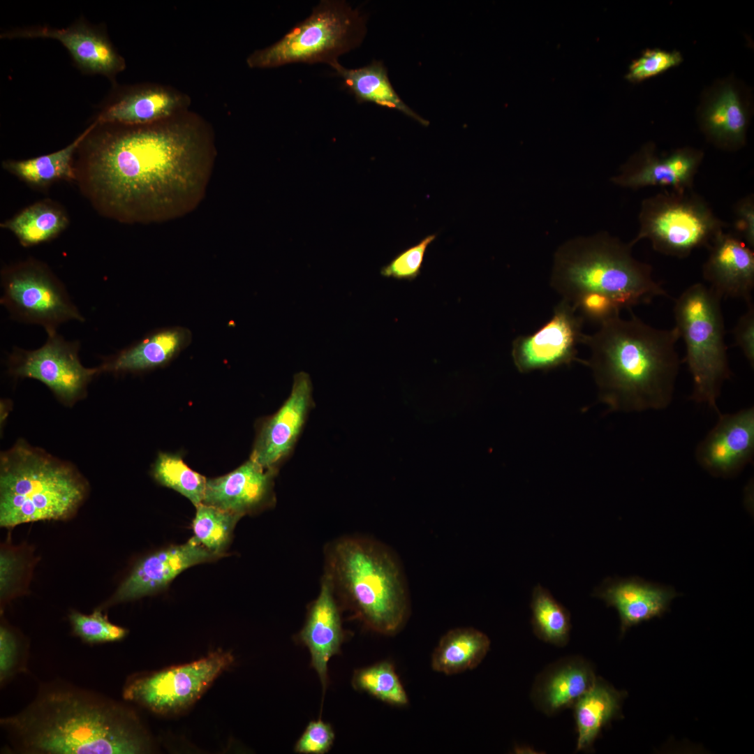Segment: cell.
Wrapping results in <instances>:
<instances>
[{
    "mask_svg": "<svg viewBox=\"0 0 754 754\" xmlns=\"http://www.w3.org/2000/svg\"><path fill=\"white\" fill-rule=\"evenodd\" d=\"M622 693L599 678L572 706L577 732L576 751H586L601 730L619 713Z\"/></svg>",
    "mask_w": 754,
    "mask_h": 754,
    "instance_id": "28",
    "label": "cell"
},
{
    "mask_svg": "<svg viewBox=\"0 0 754 754\" xmlns=\"http://www.w3.org/2000/svg\"><path fill=\"white\" fill-rule=\"evenodd\" d=\"M79 349L77 341L66 340L57 332L47 334L45 343L37 349L15 347L8 358L9 371L17 377L40 381L61 402L70 406L86 396L89 383L102 372L100 367H84Z\"/></svg>",
    "mask_w": 754,
    "mask_h": 754,
    "instance_id": "12",
    "label": "cell"
},
{
    "mask_svg": "<svg viewBox=\"0 0 754 754\" xmlns=\"http://www.w3.org/2000/svg\"><path fill=\"white\" fill-rule=\"evenodd\" d=\"M718 414L716 424L697 445L695 459L711 475L728 478L740 473L753 459L754 408Z\"/></svg>",
    "mask_w": 754,
    "mask_h": 754,
    "instance_id": "18",
    "label": "cell"
},
{
    "mask_svg": "<svg viewBox=\"0 0 754 754\" xmlns=\"http://www.w3.org/2000/svg\"><path fill=\"white\" fill-rule=\"evenodd\" d=\"M737 235L751 249L754 248V197L749 194L739 200L734 209Z\"/></svg>",
    "mask_w": 754,
    "mask_h": 754,
    "instance_id": "42",
    "label": "cell"
},
{
    "mask_svg": "<svg viewBox=\"0 0 754 754\" xmlns=\"http://www.w3.org/2000/svg\"><path fill=\"white\" fill-rule=\"evenodd\" d=\"M436 236V234L429 235L415 245L398 253L387 265L382 267L380 274L398 280L415 279L420 274L427 249Z\"/></svg>",
    "mask_w": 754,
    "mask_h": 754,
    "instance_id": "38",
    "label": "cell"
},
{
    "mask_svg": "<svg viewBox=\"0 0 754 754\" xmlns=\"http://www.w3.org/2000/svg\"><path fill=\"white\" fill-rule=\"evenodd\" d=\"M720 300L709 286L696 283L680 295L674 306L675 327L685 343V362L693 378L690 399L718 413L721 387L732 375Z\"/></svg>",
    "mask_w": 754,
    "mask_h": 754,
    "instance_id": "7",
    "label": "cell"
},
{
    "mask_svg": "<svg viewBox=\"0 0 754 754\" xmlns=\"http://www.w3.org/2000/svg\"><path fill=\"white\" fill-rule=\"evenodd\" d=\"M88 485L71 464L20 440L0 457V525L64 520L84 501Z\"/></svg>",
    "mask_w": 754,
    "mask_h": 754,
    "instance_id": "6",
    "label": "cell"
},
{
    "mask_svg": "<svg viewBox=\"0 0 754 754\" xmlns=\"http://www.w3.org/2000/svg\"><path fill=\"white\" fill-rule=\"evenodd\" d=\"M735 344L753 367L754 364V306L748 304L746 311L739 318L732 331Z\"/></svg>",
    "mask_w": 754,
    "mask_h": 754,
    "instance_id": "43",
    "label": "cell"
},
{
    "mask_svg": "<svg viewBox=\"0 0 754 754\" xmlns=\"http://www.w3.org/2000/svg\"><path fill=\"white\" fill-rule=\"evenodd\" d=\"M531 608V625L536 637L554 646H566L571 629L568 610L540 584L533 590Z\"/></svg>",
    "mask_w": 754,
    "mask_h": 754,
    "instance_id": "32",
    "label": "cell"
},
{
    "mask_svg": "<svg viewBox=\"0 0 754 754\" xmlns=\"http://www.w3.org/2000/svg\"><path fill=\"white\" fill-rule=\"evenodd\" d=\"M77 149L76 179L105 216L155 223L194 211L206 194L216 156L214 131L184 110L145 125L98 124Z\"/></svg>",
    "mask_w": 754,
    "mask_h": 754,
    "instance_id": "1",
    "label": "cell"
},
{
    "mask_svg": "<svg viewBox=\"0 0 754 754\" xmlns=\"http://www.w3.org/2000/svg\"><path fill=\"white\" fill-rule=\"evenodd\" d=\"M596 677L583 657L562 658L545 667L535 678L531 697L534 706L547 716L572 707L593 684Z\"/></svg>",
    "mask_w": 754,
    "mask_h": 754,
    "instance_id": "25",
    "label": "cell"
},
{
    "mask_svg": "<svg viewBox=\"0 0 754 754\" xmlns=\"http://www.w3.org/2000/svg\"><path fill=\"white\" fill-rule=\"evenodd\" d=\"M195 508L192 524L193 538L208 550L224 556L234 528L242 517L202 503Z\"/></svg>",
    "mask_w": 754,
    "mask_h": 754,
    "instance_id": "34",
    "label": "cell"
},
{
    "mask_svg": "<svg viewBox=\"0 0 754 754\" xmlns=\"http://www.w3.org/2000/svg\"><path fill=\"white\" fill-rule=\"evenodd\" d=\"M593 596L617 610L623 635L633 626L660 616L678 593L672 587L630 577L607 578Z\"/></svg>",
    "mask_w": 754,
    "mask_h": 754,
    "instance_id": "24",
    "label": "cell"
},
{
    "mask_svg": "<svg viewBox=\"0 0 754 754\" xmlns=\"http://www.w3.org/2000/svg\"><path fill=\"white\" fill-rule=\"evenodd\" d=\"M334 739L335 733L329 723L313 720L296 741L294 751L300 754H325L330 751Z\"/></svg>",
    "mask_w": 754,
    "mask_h": 754,
    "instance_id": "40",
    "label": "cell"
},
{
    "mask_svg": "<svg viewBox=\"0 0 754 754\" xmlns=\"http://www.w3.org/2000/svg\"><path fill=\"white\" fill-rule=\"evenodd\" d=\"M632 248L606 232L570 240L555 253L550 285L570 304L587 292L606 294L621 309L669 297Z\"/></svg>",
    "mask_w": 754,
    "mask_h": 754,
    "instance_id": "5",
    "label": "cell"
},
{
    "mask_svg": "<svg viewBox=\"0 0 754 754\" xmlns=\"http://www.w3.org/2000/svg\"><path fill=\"white\" fill-rule=\"evenodd\" d=\"M682 61L683 57L679 51L648 48L631 62L626 77L630 82H641L679 66Z\"/></svg>",
    "mask_w": 754,
    "mask_h": 754,
    "instance_id": "37",
    "label": "cell"
},
{
    "mask_svg": "<svg viewBox=\"0 0 754 754\" xmlns=\"http://www.w3.org/2000/svg\"><path fill=\"white\" fill-rule=\"evenodd\" d=\"M365 34V19L357 8L346 1L323 0L279 41L251 53L246 64L251 68L298 62L332 66L340 55L358 47Z\"/></svg>",
    "mask_w": 754,
    "mask_h": 754,
    "instance_id": "8",
    "label": "cell"
},
{
    "mask_svg": "<svg viewBox=\"0 0 754 754\" xmlns=\"http://www.w3.org/2000/svg\"><path fill=\"white\" fill-rule=\"evenodd\" d=\"M1 304L15 320L43 327L47 334L84 317L65 286L45 263L29 258L1 272Z\"/></svg>",
    "mask_w": 754,
    "mask_h": 754,
    "instance_id": "10",
    "label": "cell"
},
{
    "mask_svg": "<svg viewBox=\"0 0 754 754\" xmlns=\"http://www.w3.org/2000/svg\"><path fill=\"white\" fill-rule=\"evenodd\" d=\"M331 67L342 78L344 87L355 96L358 103L372 102L401 112L423 126L429 125L428 121L412 110L399 96L382 61L375 60L355 69L344 68L338 61Z\"/></svg>",
    "mask_w": 754,
    "mask_h": 754,
    "instance_id": "27",
    "label": "cell"
},
{
    "mask_svg": "<svg viewBox=\"0 0 754 754\" xmlns=\"http://www.w3.org/2000/svg\"><path fill=\"white\" fill-rule=\"evenodd\" d=\"M191 332L183 327L155 330L129 347L108 357L102 371L138 372L165 365L191 343Z\"/></svg>",
    "mask_w": 754,
    "mask_h": 754,
    "instance_id": "26",
    "label": "cell"
},
{
    "mask_svg": "<svg viewBox=\"0 0 754 754\" xmlns=\"http://www.w3.org/2000/svg\"><path fill=\"white\" fill-rule=\"evenodd\" d=\"M1 38H50L59 41L68 52L75 66L89 74L113 79L126 67L105 31L84 20L65 28L37 26L3 31Z\"/></svg>",
    "mask_w": 754,
    "mask_h": 754,
    "instance_id": "15",
    "label": "cell"
},
{
    "mask_svg": "<svg viewBox=\"0 0 754 754\" xmlns=\"http://www.w3.org/2000/svg\"><path fill=\"white\" fill-rule=\"evenodd\" d=\"M568 302L561 300L554 307L551 318L531 334L518 336L512 341V357L522 374L547 371L569 365L573 362L584 364L577 357V345L583 337L584 319Z\"/></svg>",
    "mask_w": 754,
    "mask_h": 754,
    "instance_id": "13",
    "label": "cell"
},
{
    "mask_svg": "<svg viewBox=\"0 0 754 754\" xmlns=\"http://www.w3.org/2000/svg\"><path fill=\"white\" fill-rule=\"evenodd\" d=\"M65 211L52 201L32 204L1 223V228L14 234L24 247L38 245L57 237L68 226Z\"/></svg>",
    "mask_w": 754,
    "mask_h": 754,
    "instance_id": "31",
    "label": "cell"
},
{
    "mask_svg": "<svg viewBox=\"0 0 754 754\" xmlns=\"http://www.w3.org/2000/svg\"><path fill=\"white\" fill-rule=\"evenodd\" d=\"M152 471L159 484L179 492L195 507L202 503L207 479L190 468L180 457L159 453Z\"/></svg>",
    "mask_w": 754,
    "mask_h": 754,
    "instance_id": "35",
    "label": "cell"
},
{
    "mask_svg": "<svg viewBox=\"0 0 754 754\" xmlns=\"http://www.w3.org/2000/svg\"><path fill=\"white\" fill-rule=\"evenodd\" d=\"M678 330L653 327L631 313L600 324L583 334L589 347L584 364L591 370L599 401L612 412L663 410L671 404L680 361Z\"/></svg>",
    "mask_w": 754,
    "mask_h": 754,
    "instance_id": "3",
    "label": "cell"
},
{
    "mask_svg": "<svg viewBox=\"0 0 754 754\" xmlns=\"http://www.w3.org/2000/svg\"><path fill=\"white\" fill-rule=\"evenodd\" d=\"M276 473L250 459L225 475L207 480L202 503L241 517L260 512L274 503Z\"/></svg>",
    "mask_w": 754,
    "mask_h": 754,
    "instance_id": "20",
    "label": "cell"
},
{
    "mask_svg": "<svg viewBox=\"0 0 754 754\" xmlns=\"http://www.w3.org/2000/svg\"><path fill=\"white\" fill-rule=\"evenodd\" d=\"M639 230L628 243L642 239L666 256L684 258L695 249H709L727 224L693 190H665L644 198L638 215Z\"/></svg>",
    "mask_w": 754,
    "mask_h": 754,
    "instance_id": "9",
    "label": "cell"
},
{
    "mask_svg": "<svg viewBox=\"0 0 754 754\" xmlns=\"http://www.w3.org/2000/svg\"><path fill=\"white\" fill-rule=\"evenodd\" d=\"M571 304L583 319L599 324L619 315L622 309L612 297L598 292L583 293Z\"/></svg>",
    "mask_w": 754,
    "mask_h": 754,
    "instance_id": "39",
    "label": "cell"
},
{
    "mask_svg": "<svg viewBox=\"0 0 754 754\" xmlns=\"http://www.w3.org/2000/svg\"><path fill=\"white\" fill-rule=\"evenodd\" d=\"M751 114L746 94L736 81L726 79L705 93L697 121L710 143L723 150L737 151L746 143Z\"/></svg>",
    "mask_w": 754,
    "mask_h": 754,
    "instance_id": "19",
    "label": "cell"
},
{
    "mask_svg": "<svg viewBox=\"0 0 754 754\" xmlns=\"http://www.w3.org/2000/svg\"><path fill=\"white\" fill-rule=\"evenodd\" d=\"M312 392L309 375L304 371L295 374L290 395L261 426L250 459L266 469L277 470L303 429L312 407Z\"/></svg>",
    "mask_w": 754,
    "mask_h": 754,
    "instance_id": "17",
    "label": "cell"
},
{
    "mask_svg": "<svg viewBox=\"0 0 754 754\" xmlns=\"http://www.w3.org/2000/svg\"><path fill=\"white\" fill-rule=\"evenodd\" d=\"M330 577L325 572L318 597L309 607L305 623L297 640L311 656V665L316 672L325 693L328 683V663L339 654L345 640L341 614Z\"/></svg>",
    "mask_w": 754,
    "mask_h": 754,
    "instance_id": "22",
    "label": "cell"
},
{
    "mask_svg": "<svg viewBox=\"0 0 754 754\" xmlns=\"http://www.w3.org/2000/svg\"><path fill=\"white\" fill-rule=\"evenodd\" d=\"M326 555L325 572L354 616L377 633L399 632L408 616L409 599L390 549L370 539L346 537L330 544Z\"/></svg>",
    "mask_w": 754,
    "mask_h": 754,
    "instance_id": "4",
    "label": "cell"
},
{
    "mask_svg": "<svg viewBox=\"0 0 754 754\" xmlns=\"http://www.w3.org/2000/svg\"><path fill=\"white\" fill-rule=\"evenodd\" d=\"M14 751L29 754H140L153 741L130 707L64 683L43 686L23 710L1 719Z\"/></svg>",
    "mask_w": 754,
    "mask_h": 754,
    "instance_id": "2",
    "label": "cell"
},
{
    "mask_svg": "<svg viewBox=\"0 0 754 754\" xmlns=\"http://www.w3.org/2000/svg\"><path fill=\"white\" fill-rule=\"evenodd\" d=\"M234 663L230 651H214L198 660L130 679L123 697L151 712L173 716L186 711Z\"/></svg>",
    "mask_w": 754,
    "mask_h": 754,
    "instance_id": "11",
    "label": "cell"
},
{
    "mask_svg": "<svg viewBox=\"0 0 754 754\" xmlns=\"http://www.w3.org/2000/svg\"><path fill=\"white\" fill-rule=\"evenodd\" d=\"M189 97L171 87L156 84L133 86L102 109L98 124L139 126L156 123L188 110Z\"/></svg>",
    "mask_w": 754,
    "mask_h": 754,
    "instance_id": "23",
    "label": "cell"
},
{
    "mask_svg": "<svg viewBox=\"0 0 754 754\" xmlns=\"http://www.w3.org/2000/svg\"><path fill=\"white\" fill-rule=\"evenodd\" d=\"M702 266L708 286L722 298H737L753 303L754 251L737 234L723 231L709 247Z\"/></svg>",
    "mask_w": 754,
    "mask_h": 754,
    "instance_id": "21",
    "label": "cell"
},
{
    "mask_svg": "<svg viewBox=\"0 0 754 754\" xmlns=\"http://www.w3.org/2000/svg\"><path fill=\"white\" fill-rule=\"evenodd\" d=\"M703 158L702 150L690 147L660 154L656 145L650 142L633 154L611 181L633 190L649 186L693 190Z\"/></svg>",
    "mask_w": 754,
    "mask_h": 754,
    "instance_id": "14",
    "label": "cell"
},
{
    "mask_svg": "<svg viewBox=\"0 0 754 754\" xmlns=\"http://www.w3.org/2000/svg\"><path fill=\"white\" fill-rule=\"evenodd\" d=\"M69 620L74 634L91 644L120 641L128 634L126 628L111 623L101 609L91 614L73 611Z\"/></svg>",
    "mask_w": 754,
    "mask_h": 754,
    "instance_id": "36",
    "label": "cell"
},
{
    "mask_svg": "<svg viewBox=\"0 0 754 754\" xmlns=\"http://www.w3.org/2000/svg\"><path fill=\"white\" fill-rule=\"evenodd\" d=\"M94 126L95 121L60 150L25 160L4 161L2 166L20 180L36 187H45L60 179L75 180L74 155Z\"/></svg>",
    "mask_w": 754,
    "mask_h": 754,
    "instance_id": "30",
    "label": "cell"
},
{
    "mask_svg": "<svg viewBox=\"0 0 754 754\" xmlns=\"http://www.w3.org/2000/svg\"><path fill=\"white\" fill-rule=\"evenodd\" d=\"M20 654V641L5 626L0 628V680L7 681L17 671Z\"/></svg>",
    "mask_w": 754,
    "mask_h": 754,
    "instance_id": "41",
    "label": "cell"
},
{
    "mask_svg": "<svg viewBox=\"0 0 754 754\" xmlns=\"http://www.w3.org/2000/svg\"><path fill=\"white\" fill-rule=\"evenodd\" d=\"M221 557L193 537L184 544L156 551L140 560L114 595L98 609L154 594L166 589L186 569Z\"/></svg>",
    "mask_w": 754,
    "mask_h": 754,
    "instance_id": "16",
    "label": "cell"
},
{
    "mask_svg": "<svg viewBox=\"0 0 754 754\" xmlns=\"http://www.w3.org/2000/svg\"><path fill=\"white\" fill-rule=\"evenodd\" d=\"M351 683L358 690L395 707H405L409 700L393 664L380 661L356 670Z\"/></svg>",
    "mask_w": 754,
    "mask_h": 754,
    "instance_id": "33",
    "label": "cell"
},
{
    "mask_svg": "<svg viewBox=\"0 0 754 754\" xmlns=\"http://www.w3.org/2000/svg\"><path fill=\"white\" fill-rule=\"evenodd\" d=\"M20 555L3 550L1 553V602L5 603L15 593V581L22 566Z\"/></svg>",
    "mask_w": 754,
    "mask_h": 754,
    "instance_id": "44",
    "label": "cell"
},
{
    "mask_svg": "<svg viewBox=\"0 0 754 754\" xmlns=\"http://www.w3.org/2000/svg\"><path fill=\"white\" fill-rule=\"evenodd\" d=\"M490 640L473 628L450 630L434 650L431 668L437 672L453 675L475 668L490 648Z\"/></svg>",
    "mask_w": 754,
    "mask_h": 754,
    "instance_id": "29",
    "label": "cell"
}]
</instances>
